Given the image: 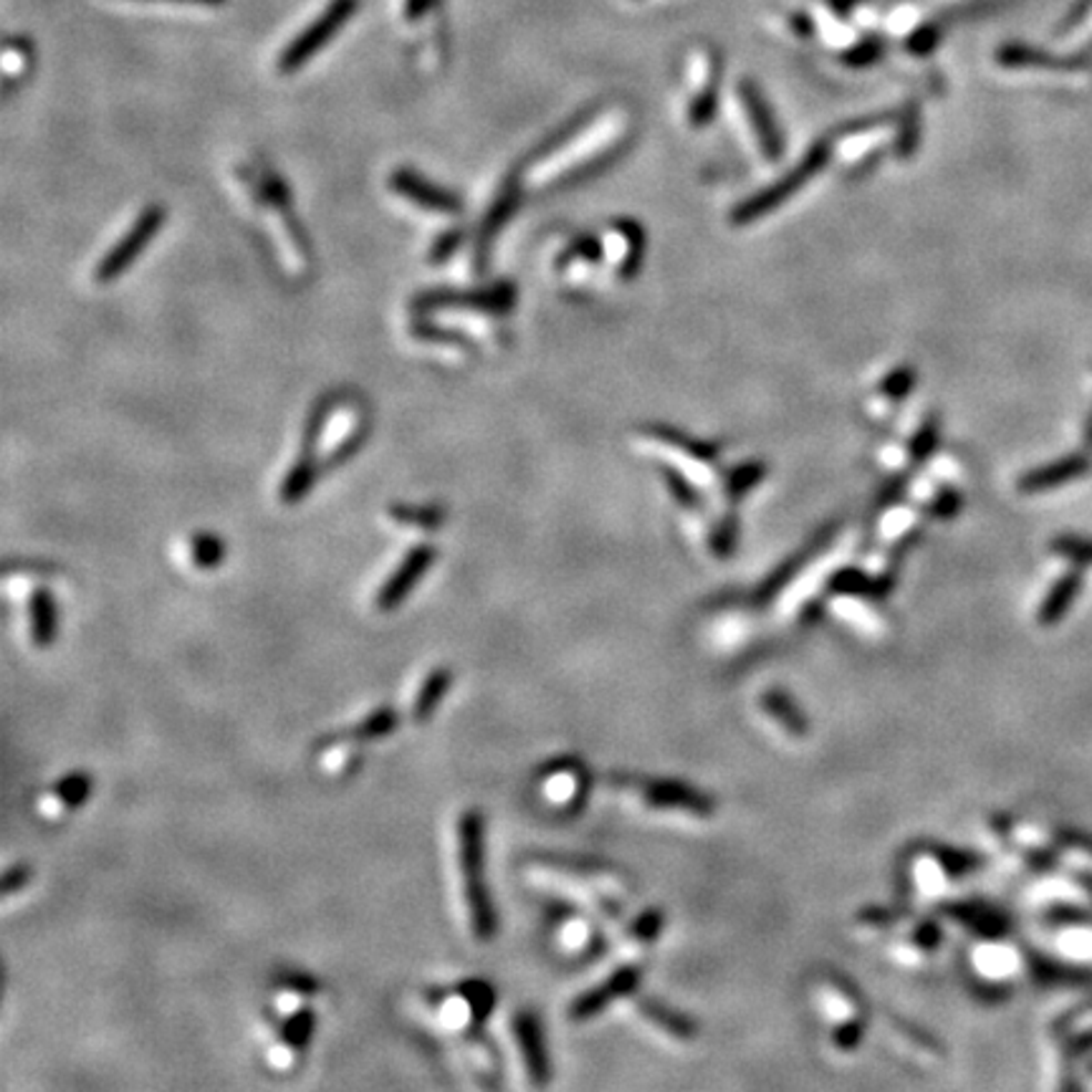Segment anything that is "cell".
Listing matches in <instances>:
<instances>
[{"label": "cell", "mask_w": 1092, "mask_h": 1092, "mask_svg": "<svg viewBox=\"0 0 1092 1092\" xmlns=\"http://www.w3.org/2000/svg\"><path fill=\"white\" fill-rule=\"evenodd\" d=\"M999 64L1007 69H1047V71H1075L1080 64L1075 61L1054 59L1050 53L1022 47V43H1009L999 49Z\"/></svg>", "instance_id": "cell-14"}, {"label": "cell", "mask_w": 1092, "mask_h": 1092, "mask_svg": "<svg viewBox=\"0 0 1092 1092\" xmlns=\"http://www.w3.org/2000/svg\"><path fill=\"white\" fill-rule=\"evenodd\" d=\"M92 794V776L89 774H69L66 779H61L47 800L41 802V812L49 814V817H56V814L74 810L79 804H84Z\"/></svg>", "instance_id": "cell-13"}, {"label": "cell", "mask_w": 1092, "mask_h": 1092, "mask_svg": "<svg viewBox=\"0 0 1092 1092\" xmlns=\"http://www.w3.org/2000/svg\"><path fill=\"white\" fill-rule=\"evenodd\" d=\"M392 516H395L398 522H402V524L418 522L420 529H435V526L441 524V518H443V514L437 512V508H420V512H410V508H392Z\"/></svg>", "instance_id": "cell-26"}, {"label": "cell", "mask_w": 1092, "mask_h": 1092, "mask_svg": "<svg viewBox=\"0 0 1092 1092\" xmlns=\"http://www.w3.org/2000/svg\"><path fill=\"white\" fill-rule=\"evenodd\" d=\"M433 562H435V549L431 544H418L415 549H410L408 557L398 564V569L392 571L388 579H384L378 597H374L378 610L380 612L398 610V607L410 597V593H413L418 581L427 575Z\"/></svg>", "instance_id": "cell-6"}, {"label": "cell", "mask_w": 1092, "mask_h": 1092, "mask_svg": "<svg viewBox=\"0 0 1092 1092\" xmlns=\"http://www.w3.org/2000/svg\"><path fill=\"white\" fill-rule=\"evenodd\" d=\"M762 705L779 727L790 733V736L796 739L807 736V721H804V715L800 713V709H796L790 696H784L782 691H769L762 696Z\"/></svg>", "instance_id": "cell-17"}, {"label": "cell", "mask_w": 1092, "mask_h": 1092, "mask_svg": "<svg viewBox=\"0 0 1092 1092\" xmlns=\"http://www.w3.org/2000/svg\"><path fill=\"white\" fill-rule=\"evenodd\" d=\"M183 3H203V6H218L223 0H183Z\"/></svg>", "instance_id": "cell-32"}, {"label": "cell", "mask_w": 1092, "mask_h": 1092, "mask_svg": "<svg viewBox=\"0 0 1092 1092\" xmlns=\"http://www.w3.org/2000/svg\"><path fill=\"white\" fill-rule=\"evenodd\" d=\"M31 880V867L29 865H13V867H8L6 875H3V893L6 895H13L18 893L21 888H25Z\"/></svg>", "instance_id": "cell-28"}, {"label": "cell", "mask_w": 1092, "mask_h": 1092, "mask_svg": "<svg viewBox=\"0 0 1092 1092\" xmlns=\"http://www.w3.org/2000/svg\"><path fill=\"white\" fill-rule=\"evenodd\" d=\"M190 557L198 569H213L226 559V544L213 534H198L190 542Z\"/></svg>", "instance_id": "cell-22"}, {"label": "cell", "mask_w": 1092, "mask_h": 1092, "mask_svg": "<svg viewBox=\"0 0 1092 1092\" xmlns=\"http://www.w3.org/2000/svg\"><path fill=\"white\" fill-rule=\"evenodd\" d=\"M1085 443L1092 447V413H1090L1088 425H1085Z\"/></svg>", "instance_id": "cell-31"}, {"label": "cell", "mask_w": 1092, "mask_h": 1092, "mask_svg": "<svg viewBox=\"0 0 1092 1092\" xmlns=\"http://www.w3.org/2000/svg\"><path fill=\"white\" fill-rule=\"evenodd\" d=\"M514 1034L532 1082L534 1085H546L549 1082V1054H546L539 1019L532 1011H518L514 1019Z\"/></svg>", "instance_id": "cell-9"}, {"label": "cell", "mask_w": 1092, "mask_h": 1092, "mask_svg": "<svg viewBox=\"0 0 1092 1092\" xmlns=\"http://www.w3.org/2000/svg\"><path fill=\"white\" fill-rule=\"evenodd\" d=\"M311 1034H315V1014H311V1009L307 1007L293 1009V1014L286 1019L284 1024V1042L289 1044L293 1052H299L309 1044Z\"/></svg>", "instance_id": "cell-21"}, {"label": "cell", "mask_w": 1092, "mask_h": 1092, "mask_svg": "<svg viewBox=\"0 0 1092 1092\" xmlns=\"http://www.w3.org/2000/svg\"><path fill=\"white\" fill-rule=\"evenodd\" d=\"M364 435L362 408L357 400L327 398L321 400L309 418L307 441H303V461L324 463V468L349 459L357 451Z\"/></svg>", "instance_id": "cell-1"}, {"label": "cell", "mask_w": 1092, "mask_h": 1092, "mask_svg": "<svg viewBox=\"0 0 1092 1092\" xmlns=\"http://www.w3.org/2000/svg\"><path fill=\"white\" fill-rule=\"evenodd\" d=\"M640 794L642 800L658 810H678V812L696 814V817H709L713 812V802L709 796L696 792L693 786L678 782H646Z\"/></svg>", "instance_id": "cell-10"}, {"label": "cell", "mask_w": 1092, "mask_h": 1092, "mask_svg": "<svg viewBox=\"0 0 1092 1092\" xmlns=\"http://www.w3.org/2000/svg\"><path fill=\"white\" fill-rule=\"evenodd\" d=\"M354 11H357V0H334V3H331L307 31H301L297 39L289 43V49L281 53L279 56L281 74H291V71H297L307 64L319 49L327 47L331 35L342 29Z\"/></svg>", "instance_id": "cell-3"}, {"label": "cell", "mask_w": 1092, "mask_h": 1092, "mask_svg": "<svg viewBox=\"0 0 1092 1092\" xmlns=\"http://www.w3.org/2000/svg\"><path fill=\"white\" fill-rule=\"evenodd\" d=\"M635 983H638V969H635V966H625V969L617 971L615 977H610L599 983V987L585 991L581 997L571 1001L569 1019H575V1022H587V1019L602 1014L612 1001L625 997V993H630L635 989Z\"/></svg>", "instance_id": "cell-8"}, {"label": "cell", "mask_w": 1092, "mask_h": 1092, "mask_svg": "<svg viewBox=\"0 0 1092 1092\" xmlns=\"http://www.w3.org/2000/svg\"><path fill=\"white\" fill-rule=\"evenodd\" d=\"M954 916L959 918V920H964V924H969L983 938H1001V936H1007V928H1009L1007 918L999 916V913L989 910V908L956 906L954 908Z\"/></svg>", "instance_id": "cell-19"}, {"label": "cell", "mask_w": 1092, "mask_h": 1092, "mask_svg": "<svg viewBox=\"0 0 1092 1092\" xmlns=\"http://www.w3.org/2000/svg\"><path fill=\"white\" fill-rule=\"evenodd\" d=\"M471 1017H476V1009L468 1001L465 993H455L453 999H447L443 1005V1022L451 1029H463L471 1022Z\"/></svg>", "instance_id": "cell-24"}, {"label": "cell", "mask_w": 1092, "mask_h": 1092, "mask_svg": "<svg viewBox=\"0 0 1092 1092\" xmlns=\"http://www.w3.org/2000/svg\"><path fill=\"white\" fill-rule=\"evenodd\" d=\"M395 727H398V713L392 709H380V711H374L372 715H367L364 721L357 723V727L349 731V739L378 741V739L388 736V733L395 731Z\"/></svg>", "instance_id": "cell-20"}, {"label": "cell", "mask_w": 1092, "mask_h": 1092, "mask_svg": "<svg viewBox=\"0 0 1092 1092\" xmlns=\"http://www.w3.org/2000/svg\"><path fill=\"white\" fill-rule=\"evenodd\" d=\"M1088 471L1090 463L1085 455H1068V459L1054 461L1050 465H1044V468L1027 473V476L1019 481V488H1022L1024 494H1042V491L1060 488L1064 483L1082 478Z\"/></svg>", "instance_id": "cell-11"}, {"label": "cell", "mask_w": 1092, "mask_h": 1092, "mask_svg": "<svg viewBox=\"0 0 1092 1092\" xmlns=\"http://www.w3.org/2000/svg\"><path fill=\"white\" fill-rule=\"evenodd\" d=\"M451 683H453V670L445 668V666L435 668L433 673L423 680V686H420V691L415 696V705H413L415 721L431 719L433 711L437 709V703L443 701L447 688H451Z\"/></svg>", "instance_id": "cell-16"}, {"label": "cell", "mask_w": 1092, "mask_h": 1092, "mask_svg": "<svg viewBox=\"0 0 1092 1092\" xmlns=\"http://www.w3.org/2000/svg\"><path fill=\"white\" fill-rule=\"evenodd\" d=\"M29 620H31V640L35 648H49L56 640V599L49 589L39 587L31 595L29 602Z\"/></svg>", "instance_id": "cell-12"}, {"label": "cell", "mask_w": 1092, "mask_h": 1092, "mask_svg": "<svg viewBox=\"0 0 1092 1092\" xmlns=\"http://www.w3.org/2000/svg\"><path fill=\"white\" fill-rule=\"evenodd\" d=\"M544 794L549 796L552 802H557V804L569 802L571 796L577 794V779H575V774H571V772H554L544 782Z\"/></svg>", "instance_id": "cell-25"}, {"label": "cell", "mask_w": 1092, "mask_h": 1092, "mask_svg": "<svg viewBox=\"0 0 1092 1092\" xmlns=\"http://www.w3.org/2000/svg\"><path fill=\"white\" fill-rule=\"evenodd\" d=\"M390 187L402 198L413 200L420 208L445 213V216H459L463 210V203L459 195L443 190V187L433 185L425 177H420L413 169H398L395 175L390 177Z\"/></svg>", "instance_id": "cell-7"}, {"label": "cell", "mask_w": 1092, "mask_h": 1092, "mask_svg": "<svg viewBox=\"0 0 1092 1092\" xmlns=\"http://www.w3.org/2000/svg\"><path fill=\"white\" fill-rule=\"evenodd\" d=\"M455 240H459V233H453V236L437 240V246L433 250V261H443V258L451 256V250L455 248Z\"/></svg>", "instance_id": "cell-30"}, {"label": "cell", "mask_w": 1092, "mask_h": 1092, "mask_svg": "<svg viewBox=\"0 0 1092 1092\" xmlns=\"http://www.w3.org/2000/svg\"><path fill=\"white\" fill-rule=\"evenodd\" d=\"M1080 589H1082L1080 571H1070V575H1064L1058 585L1050 589V595L1044 597V602L1040 607V625H1047V628H1050V625L1060 622L1062 617L1068 615L1072 602L1078 599Z\"/></svg>", "instance_id": "cell-15"}, {"label": "cell", "mask_w": 1092, "mask_h": 1092, "mask_svg": "<svg viewBox=\"0 0 1092 1092\" xmlns=\"http://www.w3.org/2000/svg\"><path fill=\"white\" fill-rule=\"evenodd\" d=\"M163 223H165V208L150 205V208L134 220V226L127 230V236H124L120 244L102 258L94 271V279L100 284H110L116 279V276L127 271V268L134 264V258L147 248L150 240L155 238V233L163 228Z\"/></svg>", "instance_id": "cell-5"}, {"label": "cell", "mask_w": 1092, "mask_h": 1092, "mask_svg": "<svg viewBox=\"0 0 1092 1092\" xmlns=\"http://www.w3.org/2000/svg\"><path fill=\"white\" fill-rule=\"evenodd\" d=\"M1054 552L1062 554L1064 559H1070L1072 564H1080V567H1090L1092 564V539L1088 536H1060L1058 542L1052 544Z\"/></svg>", "instance_id": "cell-23"}, {"label": "cell", "mask_w": 1092, "mask_h": 1092, "mask_svg": "<svg viewBox=\"0 0 1092 1092\" xmlns=\"http://www.w3.org/2000/svg\"><path fill=\"white\" fill-rule=\"evenodd\" d=\"M622 127H625L622 120H617V116H607V120L595 122L589 130L579 132L577 137H571L567 150H554L549 169H542V173L532 175L534 185H542V181H546V177L562 175L564 167L589 165V159L602 155V152L610 147L617 137H620Z\"/></svg>", "instance_id": "cell-4"}, {"label": "cell", "mask_w": 1092, "mask_h": 1092, "mask_svg": "<svg viewBox=\"0 0 1092 1092\" xmlns=\"http://www.w3.org/2000/svg\"><path fill=\"white\" fill-rule=\"evenodd\" d=\"M587 936H589V928H587V924H581V920H571V924L564 926V944L571 946V948L585 944Z\"/></svg>", "instance_id": "cell-29"}, {"label": "cell", "mask_w": 1092, "mask_h": 1092, "mask_svg": "<svg viewBox=\"0 0 1092 1092\" xmlns=\"http://www.w3.org/2000/svg\"><path fill=\"white\" fill-rule=\"evenodd\" d=\"M459 863L473 936L486 944L496 936L498 920L486 877H483V867H486V861H483V817L476 810L463 812L459 820Z\"/></svg>", "instance_id": "cell-2"}, {"label": "cell", "mask_w": 1092, "mask_h": 1092, "mask_svg": "<svg viewBox=\"0 0 1092 1092\" xmlns=\"http://www.w3.org/2000/svg\"><path fill=\"white\" fill-rule=\"evenodd\" d=\"M913 526H916V516H913L910 512H900V508H895V512H890L888 518L883 522V536L893 542L906 532H910Z\"/></svg>", "instance_id": "cell-27"}, {"label": "cell", "mask_w": 1092, "mask_h": 1092, "mask_svg": "<svg viewBox=\"0 0 1092 1092\" xmlns=\"http://www.w3.org/2000/svg\"><path fill=\"white\" fill-rule=\"evenodd\" d=\"M638 1009H640L642 1017L650 1019V1022L656 1024V1027H660L666 1034L676 1037V1040H693V1037H696V1027H693L691 1019L676 1014L673 1009L662 1007V1005H658V1001L640 999L638 1001Z\"/></svg>", "instance_id": "cell-18"}]
</instances>
